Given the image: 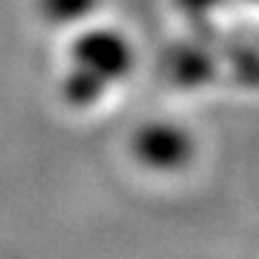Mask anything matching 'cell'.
<instances>
[{
  "mask_svg": "<svg viewBox=\"0 0 259 259\" xmlns=\"http://www.w3.org/2000/svg\"><path fill=\"white\" fill-rule=\"evenodd\" d=\"M72 64L111 82L122 79L133 69V48L122 32L114 29H88L72 42Z\"/></svg>",
  "mask_w": 259,
  "mask_h": 259,
  "instance_id": "2",
  "label": "cell"
},
{
  "mask_svg": "<svg viewBox=\"0 0 259 259\" xmlns=\"http://www.w3.org/2000/svg\"><path fill=\"white\" fill-rule=\"evenodd\" d=\"M193 154V135L175 122H148L133 135V156L156 172H178L191 164Z\"/></svg>",
  "mask_w": 259,
  "mask_h": 259,
  "instance_id": "1",
  "label": "cell"
},
{
  "mask_svg": "<svg viewBox=\"0 0 259 259\" xmlns=\"http://www.w3.org/2000/svg\"><path fill=\"white\" fill-rule=\"evenodd\" d=\"M169 74L178 85H201L211 74H214V66H211V58L198 51V48H183L175 51L169 58Z\"/></svg>",
  "mask_w": 259,
  "mask_h": 259,
  "instance_id": "3",
  "label": "cell"
},
{
  "mask_svg": "<svg viewBox=\"0 0 259 259\" xmlns=\"http://www.w3.org/2000/svg\"><path fill=\"white\" fill-rule=\"evenodd\" d=\"M180 3H183V8H188V11L196 14V11H201V8H211L217 0H180Z\"/></svg>",
  "mask_w": 259,
  "mask_h": 259,
  "instance_id": "6",
  "label": "cell"
},
{
  "mask_svg": "<svg viewBox=\"0 0 259 259\" xmlns=\"http://www.w3.org/2000/svg\"><path fill=\"white\" fill-rule=\"evenodd\" d=\"M98 8V0H40V11L48 21L56 24H69L90 16Z\"/></svg>",
  "mask_w": 259,
  "mask_h": 259,
  "instance_id": "5",
  "label": "cell"
},
{
  "mask_svg": "<svg viewBox=\"0 0 259 259\" xmlns=\"http://www.w3.org/2000/svg\"><path fill=\"white\" fill-rule=\"evenodd\" d=\"M106 88H109V82H106V79H101L98 74H93V72H88V69L72 64V72L66 74L61 90H64L66 103H72V106H90V103H96L103 96Z\"/></svg>",
  "mask_w": 259,
  "mask_h": 259,
  "instance_id": "4",
  "label": "cell"
}]
</instances>
